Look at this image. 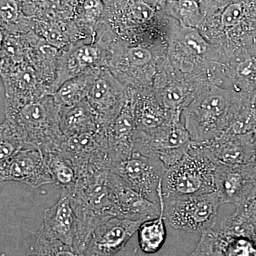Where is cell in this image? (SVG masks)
Here are the masks:
<instances>
[{"instance_id":"obj_30","label":"cell","mask_w":256,"mask_h":256,"mask_svg":"<svg viewBox=\"0 0 256 256\" xmlns=\"http://www.w3.org/2000/svg\"><path fill=\"white\" fill-rule=\"evenodd\" d=\"M130 12L134 21L146 23L154 18L156 10L144 2L134 1L130 6Z\"/></svg>"},{"instance_id":"obj_14","label":"cell","mask_w":256,"mask_h":256,"mask_svg":"<svg viewBox=\"0 0 256 256\" xmlns=\"http://www.w3.org/2000/svg\"><path fill=\"white\" fill-rule=\"evenodd\" d=\"M104 131L112 165L132 156L136 132L134 106L126 104L118 116L104 128Z\"/></svg>"},{"instance_id":"obj_3","label":"cell","mask_w":256,"mask_h":256,"mask_svg":"<svg viewBox=\"0 0 256 256\" xmlns=\"http://www.w3.org/2000/svg\"><path fill=\"white\" fill-rule=\"evenodd\" d=\"M217 165L203 146L192 144L182 159L166 170L162 180L164 200L215 192Z\"/></svg>"},{"instance_id":"obj_2","label":"cell","mask_w":256,"mask_h":256,"mask_svg":"<svg viewBox=\"0 0 256 256\" xmlns=\"http://www.w3.org/2000/svg\"><path fill=\"white\" fill-rule=\"evenodd\" d=\"M245 102L232 105L228 92L214 87L185 110V128L194 144L214 140L228 131Z\"/></svg>"},{"instance_id":"obj_29","label":"cell","mask_w":256,"mask_h":256,"mask_svg":"<svg viewBox=\"0 0 256 256\" xmlns=\"http://www.w3.org/2000/svg\"><path fill=\"white\" fill-rule=\"evenodd\" d=\"M124 56L126 65L132 68H144L153 60L151 50L140 45L128 48Z\"/></svg>"},{"instance_id":"obj_15","label":"cell","mask_w":256,"mask_h":256,"mask_svg":"<svg viewBox=\"0 0 256 256\" xmlns=\"http://www.w3.org/2000/svg\"><path fill=\"white\" fill-rule=\"evenodd\" d=\"M40 230L74 247L78 232V220L70 198L65 192H62L58 201L45 210Z\"/></svg>"},{"instance_id":"obj_35","label":"cell","mask_w":256,"mask_h":256,"mask_svg":"<svg viewBox=\"0 0 256 256\" xmlns=\"http://www.w3.org/2000/svg\"><path fill=\"white\" fill-rule=\"evenodd\" d=\"M254 144H255L256 156V132L254 133Z\"/></svg>"},{"instance_id":"obj_23","label":"cell","mask_w":256,"mask_h":256,"mask_svg":"<svg viewBox=\"0 0 256 256\" xmlns=\"http://www.w3.org/2000/svg\"><path fill=\"white\" fill-rule=\"evenodd\" d=\"M166 10L182 28H198L204 22V16L197 0H168Z\"/></svg>"},{"instance_id":"obj_8","label":"cell","mask_w":256,"mask_h":256,"mask_svg":"<svg viewBox=\"0 0 256 256\" xmlns=\"http://www.w3.org/2000/svg\"><path fill=\"white\" fill-rule=\"evenodd\" d=\"M214 184L222 204L238 206L256 200V162L238 166L218 164Z\"/></svg>"},{"instance_id":"obj_34","label":"cell","mask_w":256,"mask_h":256,"mask_svg":"<svg viewBox=\"0 0 256 256\" xmlns=\"http://www.w3.org/2000/svg\"><path fill=\"white\" fill-rule=\"evenodd\" d=\"M41 1L44 4L48 5V6H52V8H56L60 3V0H41Z\"/></svg>"},{"instance_id":"obj_7","label":"cell","mask_w":256,"mask_h":256,"mask_svg":"<svg viewBox=\"0 0 256 256\" xmlns=\"http://www.w3.org/2000/svg\"><path fill=\"white\" fill-rule=\"evenodd\" d=\"M203 26L233 36L242 46L256 44V0H233L214 14L205 18Z\"/></svg>"},{"instance_id":"obj_11","label":"cell","mask_w":256,"mask_h":256,"mask_svg":"<svg viewBox=\"0 0 256 256\" xmlns=\"http://www.w3.org/2000/svg\"><path fill=\"white\" fill-rule=\"evenodd\" d=\"M144 220L114 217L94 230L87 246L86 256H114L124 250Z\"/></svg>"},{"instance_id":"obj_5","label":"cell","mask_w":256,"mask_h":256,"mask_svg":"<svg viewBox=\"0 0 256 256\" xmlns=\"http://www.w3.org/2000/svg\"><path fill=\"white\" fill-rule=\"evenodd\" d=\"M191 136L180 122H168L151 132L136 130L134 152L159 160L168 169L182 159L191 150Z\"/></svg>"},{"instance_id":"obj_31","label":"cell","mask_w":256,"mask_h":256,"mask_svg":"<svg viewBox=\"0 0 256 256\" xmlns=\"http://www.w3.org/2000/svg\"><path fill=\"white\" fill-rule=\"evenodd\" d=\"M0 14L4 22L13 23L18 20L20 12L18 3L15 0H1Z\"/></svg>"},{"instance_id":"obj_26","label":"cell","mask_w":256,"mask_h":256,"mask_svg":"<svg viewBox=\"0 0 256 256\" xmlns=\"http://www.w3.org/2000/svg\"><path fill=\"white\" fill-rule=\"evenodd\" d=\"M22 150H25L24 144L12 128L8 122L2 124L0 165L4 164Z\"/></svg>"},{"instance_id":"obj_9","label":"cell","mask_w":256,"mask_h":256,"mask_svg":"<svg viewBox=\"0 0 256 256\" xmlns=\"http://www.w3.org/2000/svg\"><path fill=\"white\" fill-rule=\"evenodd\" d=\"M0 181L16 182L33 188L54 183L46 156L36 149L22 150L0 165Z\"/></svg>"},{"instance_id":"obj_33","label":"cell","mask_w":256,"mask_h":256,"mask_svg":"<svg viewBox=\"0 0 256 256\" xmlns=\"http://www.w3.org/2000/svg\"><path fill=\"white\" fill-rule=\"evenodd\" d=\"M84 9L88 20L95 22L100 18L104 6L100 0H86L84 2Z\"/></svg>"},{"instance_id":"obj_32","label":"cell","mask_w":256,"mask_h":256,"mask_svg":"<svg viewBox=\"0 0 256 256\" xmlns=\"http://www.w3.org/2000/svg\"><path fill=\"white\" fill-rule=\"evenodd\" d=\"M233 0H198L204 18L223 9Z\"/></svg>"},{"instance_id":"obj_1","label":"cell","mask_w":256,"mask_h":256,"mask_svg":"<svg viewBox=\"0 0 256 256\" xmlns=\"http://www.w3.org/2000/svg\"><path fill=\"white\" fill-rule=\"evenodd\" d=\"M110 170L92 172L77 180L68 195L78 220L74 247L86 254L92 233L98 227L116 217L108 185ZM63 192V191H62Z\"/></svg>"},{"instance_id":"obj_4","label":"cell","mask_w":256,"mask_h":256,"mask_svg":"<svg viewBox=\"0 0 256 256\" xmlns=\"http://www.w3.org/2000/svg\"><path fill=\"white\" fill-rule=\"evenodd\" d=\"M164 200L165 220L176 230L204 234L215 228L222 204L216 192Z\"/></svg>"},{"instance_id":"obj_19","label":"cell","mask_w":256,"mask_h":256,"mask_svg":"<svg viewBox=\"0 0 256 256\" xmlns=\"http://www.w3.org/2000/svg\"><path fill=\"white\" fill-rule=\"evenodd\" d=\"M160 204L161 214L153 220L143 222L138 229V240L141 250L146 254H154L159 252L166 240V228L165 226L164 200L162 194V184L159 190Z\"/></svg>"},{"instance_id":"obj_10","label":"cell","mask_w":256,"mask_h":256,"mask_svg":"<svg viewBox=\"0 0 256 256\" xmlns=\"http://www.w3.org/2000/svg\"><path fill=\"white\" fill-rule=\"evenodd\" d=\"M108 185L116 217L146 222L156 218L161 214L160 204L148 200L111 171Z\"/></svg>"},{"instance_id":"obj_6","label":"cell","mask_w":256,"mask_h":256,"mask_svg":"<svg viewBox=\"0 0 256 256\" xmlns=\"http://www.w3.org/2000/svg\"><path fill=\"white\" fill-rule=\"evenodd\" d=\"M168 168L159 160L134 152L112 165L110 171L150 201L160 204L159 190Z\"/></svg>"},{"instance_id":"obj_12","label":"cell","mask_w":256,"mask_h":256,"mask_svg":"<svg viewBox=\"0 0 256 256\" xmlns=\"http://www.w3.org/2000/svg\"><path fill=\"white\" fill-rule=\"evenodd\" d=\"M122 96V88L110 74L102 72L96 75L86 99L104 129L126 106Z\"/></svg>"},{"instance_id":"obj_28","label":"cell","mask_w":256,"mask_h":256,"mask_svg":"<svg viewBox=\"0 0 256 256\" xmlns=\"http://www.w3.org/2000/svg\"><path fill=\"white\" fill-rule=\"evenodd\" d=\"M188 256H224L220 238L214 232L202 234L196 248Z\"/></svg>"},{"instance_id":"obj_16","label":"cell","mask_w":256,"mask_h":256,"mask_svg":"<svg viewBox=\"0 0 256 256\" xmlns=\"http://www.w3.org/2000/svg\"><path fill=\"white\" fill-rule=\"evenodd\" d=\"M208 50V44L197 28L180 26L175 32L172 57L175 65L184 72L193 70Z\"/></svg>"},{"instance_id":"obj_22","label":"cell","mask_w":256,"mask_h":256,"mask_svg":"<svg viewBox=\"0 0 256 256\" xmlns=\"http://www.w3.org/2000/svg\"><path fill=\"white\" fill-rule=\"evenodd\" d=\"M136 130L151 132L170 122L169 116L162 105L151 100L134 106Z\"/></svg>"},{"instance_id":"obj_25","label":"cell","mask_w":256,"mask_h":256,"mask_svg":"<svg viewBox=\"0 0 256 256\" xmlns=\"http://www.w3.org/2000/svg\"><path fill=\"white\" fill-rule=\"evenodd\" d=\"M28 256H86V254L48 236L40 230L36 234V240L28 250Z\"/></svg>"},{"instance_id":"obj_20","label":"cell","mask_w":256,"mask_h":256,"mask_svg":"<svg viewBox=\"0 0 256 256\" xmlns=\"http://www.w3.org/2000/svg\"><path fill=\"white\" fill-rule=\"evenodd\" d=\"M100 60V50L94 45H82L64 57L60 66V78L64 82L82 76V72L92 68Z\"/></svg>"},{"instance_id":"obj_21","label":"cell","mask_w":256,"mask_h":256,"mask_svg":"<svg viewBox=\"0 0 256 256\" xmlns=\"http://www.w3.org/2000/svg\"><path fill=\"white\" fill-rule=\"evenodd\" d=\"M95 77L92 74H84L64 82L53 94L56 105L66 108L80 104L87 98Z\"/></svg>"},{"instance_id":"obj_27","label":"cell","mask_w":256,"mask_h":256,"mask_svg":"<svg viewBox=\"0 0 256 256\" xmlns=\"http://www.w3.org/2000/svg\"><path fill=\"white\" fill-rule=\"evenodd\" d=\"M218 238L224 256H256V242L250 239L244 237Z\"/></svg>"},{"instance_id":"obj_17","label":"cell","mask_w":256,"mask_h":256,"mask_svg":"<svg viewBox=\"0 0 256 256\" xmlns=\"http://www.w3.org/2000/svg\"><path fill=\"white\" fill-rule=\"evenodd\" d=\"M60 129L66 138L75 134H96L104 128L88 102L82 101L60 111Z\"/></svg>"},{"instance_id":"obj_13","label":"cell","mask_w":256,"mask_h":256,"mask_svg":"<svg viewBox=\"0 0 256 256\" xmlns=\"http://www.w3.org/2000/svg\"><path fill=\"white\" fill-rule=\"evenodd\" d=\"M203 146L217 164L238 166L256 162L254 134L225 132Z\"/></svg>"},{"instance_id":"obj_18","label":"cell","mask_w":256,"mask_h":256,"mask_svg":"<svg viewBox=\"0 0 256 256\" xmlns=\"http://www.w3.org/2000/svg\"><path fill=\"white\" fill-rule=\"evenodd\" d=\"M212 230L220 238L244 237L256 242V200L236 206L233 214Z\"/></svg>"},{"instance_id":"obj_24","label":"cell","mask_w":256,"mask_h":256,"mask_svg":"<svg viewBox=\"0 0 256 256\" xmlns=\"http://www.w3.org/2000/svg\"><path fill=\"white\" fill-rule=\"evenodd\" d=\"M46 156L54 183L62 188V192H69L78 180V174L74 165L60 152L50 153Z\"/></svg>"}]
</instances>
